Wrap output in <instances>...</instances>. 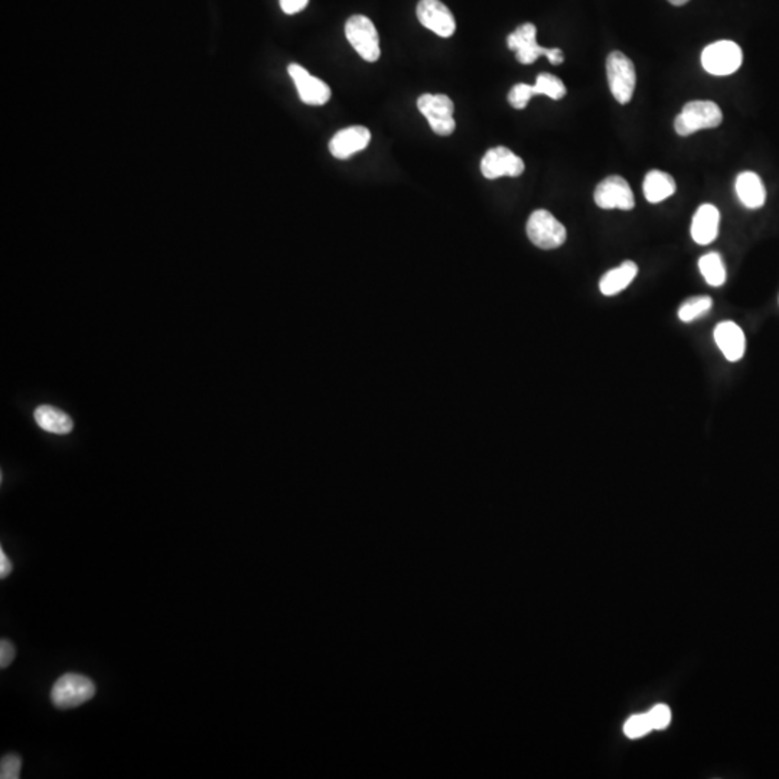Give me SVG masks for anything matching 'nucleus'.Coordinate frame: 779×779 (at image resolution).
<instances>
[{
	"instance_id": "423d86ee",
	"label": "nucleus",
	"mask_w": 779,
	"mask_h": 779,
	"mask_svg": "<svg viewBox=\"0 0 779 779\" xmlns=\"http://www.w3.org/2000/svg\"><path fill=\"white\" fill-rule=\"evenodd\" d=\"M345 35L352 48L367 63H376L379 58V36L369 17L354 15L345 24Z\"/></svg>"
},
{
	"instance_id": "6ab92c4d",
	"label": "nucleus",
	"mask_w": 779,
	"mask_h": 779,
	"mask_svg": "<svg viewBox=\"0 0 779 779\" xmlns=\"http://www.w3.org/2000/svg\"><path fill=\"white\" fill-rule=\"evenodd\" d=\"M639 275V265L634 262H624L617 269L609 270L600 279L599 289L605 296H615L627 289Z\"/></svg>"
},
{
	"instance_id": "f257e3e1",
	"label": "nucleus",
	"mask_w": 779,
	"mask_h": 779,
	"mask_svg": "<svg viewBox=\"0 0 779 779\" xmlns=\"http://www.w3.org/2000/svg\"><path fill=\"white\" fill-rule=\"evenodd\" d=\"M508 48L515 52V58L521 64L528 66L535 63L538 57H547L553 66H559L565 61L562 49H548L537 44V28L533 24L518 26L513 34L508 35Z\"/></svg>"
},
{
	"instance_id": "aec40b11",
	"label": "nucleus",
	"mask_w": 779,
	"mask_h": 779,
	"mask_svg": "<svg viewBox=\"0 0 779 779\" xmlns=\"http://www.w3.org/2000/svg\"><path fill=\"white\" fill-rule=\"evenodd\" d=\"M676 192V181L669 173L649 171L644 180V195L651 203H659Z\"/></svg>"
},
{
	"instance_id": "1a4fd4ad",
	"label": "nucleus",
	"mask_w": 779,
	"mask_h": 779,
	"mask_svg": "<svg viewBox=\"0 0 779 779\" xmlns=\"http://www.w3.org/2000/svg\"><path fill=\"white\" fill-rule=\"evenodd\" d=\"M567 90L559 77L553 74H540L535 79V86L530 84H517L508 93V103L517 110H523L527 106L533 96H547L553 100H560L566 96Z\"/></svg>"
},
{
	"instance_id": "9b49d317",
	"label": "nucleus",
	"mask_w": 779,
	"mask_h": 779,
	"mask_svg": "<svg viewBox=\"0 0 779 779\" xmlns=\"http://www.w3.org/2000/svg\"><path fill=\"white\" fill-rule=\"evenodd\" d=\"M525 170V161L504 146L490 149L481 162V172L486 180H497L501 176L517 178Z\"/></svg>"
},
{
	"instance_id": "5701e85b",
	"label": "nucleus",
	"mask_w": 779,
	"mask_h": 779,
	"mask_svg": "<svg viewBox=\"0 0 779 779\" xmlns=\"http://www.w3.org/2000/svg\"><path fill=\"white\" fill-rule=\"evenodd\" d=\"M651 729L652 724L649 722V713L635 714V716L629 717L624 726L625 734L631 739L641 738L644 734L649 733Z\"/></svg>"
},
{
	"instance_id": "b1692460",
	"label": "nucleus",
	"mask_w": 779,
	"mask_h": 779,
	"mask_svg": "<svg viewBox=\"0 0 779 779\" xmlns=\"http://www.w3.org/2000/svg\"><path fill=\"white\" fill-rule=\"evenodd\" d=\"M22 759L15 753H7L2 758L0 763V778L19 779L21 778Z\"/></svg>"
},
{
	"instance_id": "412c9836",
	"label": "nucleus",
	"mask_w": 779,
	"mask_h": 779,
	"mask_svg": "<svg viewBox=\"0 0 779 779\" xmlns=\"http://www.w3.org/2000/svg\"><path fill=\"white\" fill-rule=\"evenodd\" d=\"M699 269L703 275L707 285L719 287L726 282V269L719 253H707L699 260Z\"/></svg>"
},
{
	"instance_id": "bb28decb",
	"label": "nucleus",
	"mask_w": 779,
	"mask_h": 779,
	"mask_svg": "<svg viewBox=\"0 0 779 779\" xmlns=\"http://www.w3.org/2000/svg\"><path fill=\"white\" fill-rule=\"evenodd\" d=\"M307 4H309V0H280V7L287 15H295L297 12L304 11Z\"/></svg>"
},
{
	"instance_id": "c85d7f7f",
	"label": "nucleus",
	"mask_w": 779,
	"mask_h": 779,
	"mask_svg": "<svg viewBox=\"0 0 779 779\" xmlns=\"http://www.w3.org/2000/svg\"><path fill=\"white\" fill-rule=\"evenodd\" d=\"M670 4L674 5V6H683L686 5L689 0H669Z\"/></svg>"
},
{
	"instance_id": "f3484780",
	"label": "nucleus",
	"mask_w": 779,
	"mask_h": 779,
	"mask_svg": "<svg viewBox=\"0 0 779 779\" xmlns=\"http://www.w3.org/2000/svg\"><path fill=\"white\" fill-rule=\"evenodd\" d=\"M736 193L741 203L749 210L763 207L766 201V190L761 176L755 172H742L736 178Z\"/></svg>"
},
{
	"instance_id": "4be33fe9",
	"label": "nucleus",
	"mask_w": 779,
	"mask_h": 779,
	"mask_svg": "<svg viewBox=\"0 0 779 779\" xmlns=\"http://www.w3.org/2000/svg\"><path fill=\"white\" fill-rule=\"evenodd\" d=\"M711 306H713V300L711 296L691 297L680 306L679 317L681 321L689 324V322L696 321L699 317L709 314Z\"/></svg>"
},
{
	"instance_id": "ddd939ff",
	"label": "nucleus",
	"mask_w": 779,
	"mask_h": 779,
	"mask_svg": "<svg viewBox=\"0 0 779 779\" xmlns=\"http://www.w3.org/2000/svg\"><path fill=\"white\" fill-rule=\"evenodd\" d=\"M290 78L294 79L300 100L309 106H324L331 99V88L322 79L312 77L304 67L290 64Z\"/></svg>"
},
{
	"instance_id": "0eeeda50",
	"label": "nucleus",
	"mask_w": 779,
	"mask_h": 779,
	"mask_svg": "<svg viewBox=\"0 0 779 779\" xmlns=\"http://www.w3.org/2000/svg\"><path fill=\"white\" fill-rule=\"evenodd\" d=\"M743 61L741 47L733 41H717L701 52V64L711 76L724 77L736 73Z\"/></svg>"
},
{
	"instance_id": "9d476101",
	"label": "nucleus",
	"mask_w": 779,
	"mask_h": 779,
	"mask_svg": "<svg viewBox=\"0 0 779 779\" xmlns=\"http://www.w3.org/2000/svg\"><path fill=\"white\" fill-rule=\"evenodd\" d=\"M595 203L602 210L631 211L635 207V197L629 183L622 176H608L595 190Z\"/></svg>"
},
{
	"instance_id": "a878e982",
	"label": "nucleus",
	"mask_w": 779,
	"mask_h": 779,
	"mask_svg": "<svg viewBox=\"0 0 779 779\" xmlns=\"http://www.w3.org/2000/svg\"><path fill=\"white\" fill-rule=\"evenodd\" d=\"M15 655H16V649H15L14 644L7 639H2L0 641V667L7 669L11 666Z\"/></svg>"
},
{
	"instance_id": "f8f14e48",
	"label": "nucleus",
	"mask_w": 779,
	"mask_h": 779,
	"mask_svg": "<svg viewBox=\"0 0 779 779\" xmlns=\"http://www.w3.org/2000/svg\"><path fill=\"white\" fill-rule=\"evenodd\" d=\"M419 22L441 38H451L456 31L455 17L441 0H421L416 9Z\"/></svg>"
},
{
	"instance_id": "f03ea898",
	"label": "nucleus",
	"mask_w": 779,
	"mask_h": 779,
	"mask_svg": "<svg viewBox=\"0 0 779 779\" xmlns=\"http://www.w3.org/2000/svg\"><path fill=\"white\" fill-rule=\"evenodd\" d=\"M722 121L723 114L713 101H690L674 120V129L677 135L690 136L697 130L717 128L721 126Z\"/></svg>"
},
{
	"instance_id": "4468645a",
	"label": "nucleus",
	"mask_w": 779,
	"mask_h": 779,
	"mask_svg": "<svg viewBox=\"0 0 779 779\" xmlns=\"http://www.w3.org/2000/svg\"><path fill=\"white\" fill-rule=\"evenodd\" d=\"M371 140V133L364 126H352V128L339 130L329 141V151L337 159H348L356 153L361 152L369 146Z\"/></svg>"
},
{
	"instance_id": "2eb2a0df",
	"label": "nucleus",
	"mask_w": 779,
	"mask_h": 779,
	"mask_svg": "<svg viewBox=\"0 0 779 779\" xmlns=\"http://www.w3.org/2000/svg\"><path fill=\"white\" fill-rule=\"evenodd\" d=\"M714 341L728 361L738 362L745 356V334L734 322L724 321L717 325L714 329Z\"/></svg>"
},
{
	"instance_id": "a211bd4d",
	"label": "nucleus",
	"mask_w": 779,
	"mask_h": 779,
	"mask_svg": "<svg viewBox=\"0 0 779 779\" xmlns=\"http://www.w3.org/2000/svg\"><path fill=\"white\" fill-rule=\"evenodd\" d=\"M35 421L42 431H49L54 435H68L73 431V419L69 418L66 411L59 410L57 407L39 406L34 413Z\"/></svg>"
},
{
	"instance_id": "20e7f679",
	"label": "nucleus",
	"mask_w": 779,
	"mask_h": 779,
	"mask_svg": "<svg viewBox=\"0 0 779 779\" xmlns=\"http://www.w3.org/2000/svg\"><path fill=\"white\" fill-rule=\"evenodd\" d=\"M607 76L615 100L621 104L629 103L637 84V74L631 59L624 52H610L607 58Z\"/></svg>"
},
{
	"instance_id": "dca6fc26",
	"label": "nucleus",
	"mask_w": 779,
	"mask_h": 779,
	"mask_svg": "<svg viewBox=\"0 0 779 779\" xmlns=\"http://www.w3.org/2000/svg\"><path fill=\"white\" fill-rule=\"evenodd\" d=\"M721 213L711 203H704L693 217L691 237L697 244L707 245L713 243L719 234Z\"/></svg>"
},
{
	"instance_id": "393cba45",
	"label": "nucleus",
	"mask_w": 779,
	"mask_h": 779,
	"mask_svg": "<svg viewBox=\"0 0 779 779\" xmlns=\"http://www.w3.org/2000/svg\"><path fill=\"white\" fill-rule=\"evenodd\" d=\"M649 717L652 729H666L671 722V711L664 704H659L649 711Z\"/></svg>"
},
{
	"instance_id": "6e6552de",
	"label": "nucleus",
	"mask_w": 779,
	"mask_h": 779,
	"mask_svg": "<svg viewBox=\"0 0 779 779\" xmlns=\"http://www.w3.org/2000/svg\"><path fill=\"white\" fill-rule=\"evenodd\" d=\"M418 108L428 119L431 130L439 136L452 135L456 123L453 119L455 106L445 94H423L419 97Z\"/></svg>"
},
{
	"instance_id": "7ed1b4c3",
	"label": "nucleus",
	"mask_w": 779,
	"mask_h": 779,
	"mask_svg": "<svg viewBox=\"0 0 779 779\" xmlns=\"http://www.w3.org/2000/svg\"><path fill=\"white\" fill-rule=\"evenodd\" d=\"M96 686L88 677L68 672L57 680L51 690V701L58 709H74L93 699Z\"/></svg>"
},
{
	"instance_id": "39448f33",
	"label": "nucleus",
	"mask_w": 779,
	"mask_h": 779,
	"mask_svg": "<svg viewBox=\"0 0 779 779\" xmlns=\"http://www.w3.org/2000/svg\"><path fill=\"white\" fill-rule=\"evenodd\" d=\"M527 235L533 244L538 249H559L567 238L565 225L552 213L537 210L530 215L527 221Z\"/></svg>"
},
{
	"instance_id": "cd10ccee",
	"label": "nucleus",
	"mask_w": 779,
	"mask_h": 779,
	"mask_svg": "<svg viewBox=\"0 0 779 779\" xmlns=\"http://www.w3.org/2000/svg\"><path fill=\"white\" fill-rule=\"evenodd\" d=\"M12 569H14V566H12L11 560L4 550H0V579H6L11 575Z\"/></svg>"
}]
</instances>
